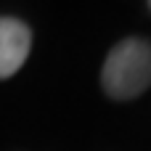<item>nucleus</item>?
<instances>
[{"label":"nucleus","mask_w":151,"mask_h":151,"mask_svg":"<svg viewBox=\"0 0 151 151\" xmlns=\"http://www.w3.org/2000/svg\"><path fill=\"white\" fill-rule=\"evenodd\" d=\"M101 88L114 101L138 98L151 88V42L143 37H125L117 42L101 69Z\"/></svg>","instance_id":"obj_1"},{"label":"nucleus","mask_w":151,"mask_h":151,"mask_svg":"<svg viewBox=\"0 0 151 151\" xmlns=\"http://www.w3.org/2000/svg\"><path fill=\"white\" fill-rule=\"evenodd\" d=\"M149 8H151V0H149Z\"/></svg>","instance_id":"obj_3"},{"label":"nucleus","mask_w":151,"mask_h":151,"mask_svg":"<svg viewBox=\"0 0 151 151\" xmlns=\"http://www.w3.org/2000/svg\"><path fill=\"white\" fill-rule=\"evenodd\" d=\"M32 48V29L13 16H0V80L13 77Z\"/></svg>","instance_id":"obj_2"}]
</instances>
